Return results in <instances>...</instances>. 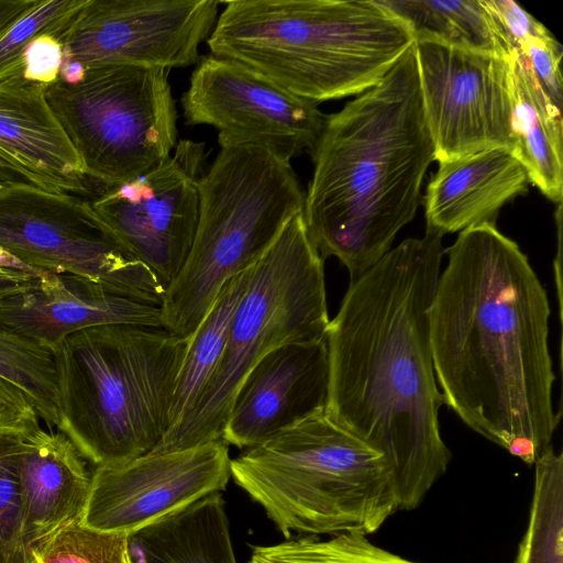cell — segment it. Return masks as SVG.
Listing matches in <instances>:
<instances>
[{"mask_svg": "<svg viewBox=\"0 0 563 563\" xmlns=\"http://www.w3.org/2000/svg\"><path fill=\"white\" fill-rule=\"evenodd\" d=\"M19 481L24 536L33 547L81 518L91 483L85 459L62 432L40 427L21 437Z\"/></svg>", "mask_w": 563, "mask_h": 563, "instance_id": "cell-20", "label": "cell"}, {"mask_svg": "<svg viewBox=\"0 0 563 563\" xmlns=\"http://www.w3.org/2000/svg\"><path fill=\"white\" fill-rule=\"evenodd\" d=\"M0 322L51 351L87 328L117 323L163 328L161 307L67 274H36L0 305Z\"/></svg>", "mask_w": 563, "mask_h": 563, "instance_id": "cell-18", "label": "cell"}, {"mask_svg": "<svg viewBox=\"0 0 563 563\" xmlns=\"http://www.w3.org/2000/svg\"><path fill=\"white\" fill-rule=\"evenodd\" d=\"M205 157V143L180 140L161 164L90 200L118 243L166 288L192 246Z\"/></svg>", "mask_w": 563, "mask_h": 563, "instance_id": "cell-13", "label": "cell"}, {"mask_svg": "<svg viewBox=\"0 0 563 563\" xmlns=\"http://www.w3.org/2000/svg\"><path fill=\"white\" fill-rule=\"evenodd\" d=\"M429 316L438 386L472 430L528 465L551 448L550 305L519 245L482 222L446 250Z\"/></svg>", "mask_w": 563, "mask_h": 563, "instance_id": "cell-1", "label": "cell"}, {"mask_svg": "<svg viewBox=\"0 0 563 563\" xmlns=\"http://www.w3.org/2000/svg\"><path fill=\"white\" fill-rule=\"evenodd\" d=\"M514 49L530 64L545 92L562 109L561 60L563 48L556 38L542 23L538 22L528 34L516 43Z\"/></svg>", "mask_w": 563, "mask_h": 563, "instance_id": "cell-31", "label": "cell"}, {"mask_svg": "<svg viewBox=\"0 0 563 563\" xmlns=\"http://www.w3.org/2000/svg\"><path fill=\"white\" fill-rule=\"evenodd\" d=\"M7 184H10L8 178L4 176V174L0 170V186H4Z\"/></svg>", "mask_w": 563, "mask_h": 563, "instance_id": "cell-36", "label": "cell"}, {"mask_svg": "<svg viewBox=\"0 0 563 563\" xmlns=\"http://www.w3.org/2000/svg\"><path fill=\"white\" fill-rule=\"evenodd\" d=\"M168 76L163 67L106 65L62 70L46 86L87 178L114 187L169 157L177 110Z\"/></svg>", "mask_w": 563, "mask_h": 563, "instance_id": "cell-9", "label": "cell"}, {"mask_svg": "<svg viewBox=\"0 0 563 563\" xmlns=\"http://www.w3.org/2000/svg\"><path fill=\"white\" fill-rule=\"evenodd\" d=\"M401 20L416 40L509 55L482 0H376Z\"/></svg>", "mask_w": 563, "mask_h": 563, "instance_id": "cell-23", "label": "cell"}, {"mask_svg": "<svg viewBox=\"0 0 563 563\" xmlns=\"http://www.w3.org/2000/svg\"><path fill=\"white\" fill-rule=\"evenodd\" d=\"M311 152L308 234L321 257H336L353 280L413 220L434 161L413 45L380 82L327 115Z\"/></svg>", "mask_w": 563, "mask_h": 563, "instance_id": "cell-3", "label": "cell"}, {"mask_svg": "<svg viewBox=\"0 0 563 563\" xmlns=\"http://www.w3.org/2000/svg\"><path fill=\"white\" fill-rule=\"evenodd\" d=\"M21 437H0V563H34L24 536L19 481Z\"/></svg>", "mask_w": 563, "mask_h": 563, "instance_id": "cell-29", "label": "cell"}, {"mask_svg": "<svg viewBox=\"0 0 563 563\" xmlns=\"http://www.w3.org/2000/svg\"><path fill=\"white\" fill-rule=\"evenodd\" d=\"M86 0H37L0 35V79L22 68L27 45L43 34L53 35Z\"/></svg>", "mask_w": 563, "mask_h": 563, "instance_id": "cell-30", "label": "cell"}, {"mask_svg": "<svg viewBox=\"0 0 563 563\" xmlns=\"http://www.w3.org/2000/svg\"><path fill=\"white\" fill-rule=\"evenodd\" d=\"M0 377L20 388L48 426L57 421L53 352L0 322Z\"/></svg>", "mask_w": 563, "mask_h": 563, "instance_id": "cell-26", "label": "cell"}, {"mask_svg": "<svg viewBox=\"0 0 563 563\" xmlns=\"http://www.w3.org/2000/svg\"><path fill=\"white\" fill-rule=\"evenodd\" d=\"M181 107L188 124L218 130L220 147L256 145L288 161L313 148L327 119L316 103L213 54L196 64Z\"/></svg>", "mask_w": 563, "mask_h": 563, "instance_id": "cell-14", "label": "cell"}, {"mask_svg": "<svg viewBox=\"0 0 563 563\" xmlns=\"http://www.w3.org/2000/svg\"><path fill=\"white\" fill-rule=\"evenodd\" d=\"M323 263L302 212L296 214L252 266L221 363L209 385L150 453L221 439L238 389L262 357L287 343L325 339L330 319Z\"/></svg>", "mask_w": 563, "mask_h": 563, "instance_id": "cell-8", "label": "cell"}, {"mask_svg": "<svg viewBox=\"0 0 563 563\" xmlns=\"http://www.w3.org/2000/svg\"><path fill=\"white\" fill-rule=\"evenodd\" d=\"M37 0H0V35Z\"/></svg>", "mask_w": 563, "mask_h": 563, "instance_id": "cell-35", "label": "cell"}, {"mask_svg": "<svg viewBox=\"0 0 563 563\" xmlns=\"http://www.w3.org/2000/svg\"><path fill=\"white\" fill-rule=\"evenodd\" d=\"M36 273L21 266L0 264V305L22 291Z\"/></svg>", "mask_w": 563, "mask_h": 563, "instance_id": "cell-34", "label": "cell"}, {"mask_svg": "<svg viewBox=\"0 0 563 563\" xmlns=\"http://www.w3.org/2000/svg\"><path fill=\"white\" fill-rule=\"evenodd\" d=\"M426 122L440 163L512 147L509 55L416 40Z\"/></svg>", "mask_w": 563, "mask_h": 563, "instance_id": "cell-12", "label": "cell"}, {"mask_svg": "<svg viewBox=\"0 0 563 563\" xmlns=\"http://www.w3.org/2000/svg\"><path fill=\"white\" fill-rule=\"evenodd\" d=\"M62 65V45L49 34L35 37L22 56L23 77L45 85L57 79Z\"/></svg>", "mask_w": 563, "mask_h": 563, "instance_id": "cell-33", "label": "cell"}, {"mask_svg": "<svg viewBox=\"0 0 563 563\" xmlns=\"http://www.w3.org/2000/svg\"><path fill=\"white\" fill-rule=\"evenodd\" d=\"M216 0H86L52 36L65 68L187 67L200 59L218 15Z\"/></svg>", "mask_w": 563, "mask_h": 563, "instance_id": "cell-11", "label": "cell"}, {"mask_svg": "<svg viewBox=\"0 0 563 563\" xmlns=\"http://www.w3.org/2000/svg\"><path fill=\"white\" fill-rule=\"evenodd\" d=\"M251 269L252 266L223 285L190 338L176 382L170 428L191 410L218 369L234 312L251 278Z\"/></svg>", "mask_w": 563, "mask_h": 563, "instance_id": "cell-24", "label": "cell"}, {"mask_svg": "<svg viewBox=\"0 0 563 563\" xmlns=\"http://www.w3.org/2000/svg\"><path fill=\"white\" fill-rule=\"evenodd\" d=\"M0 251L36 274H67L161 307L166 287L78 196L26 183L0 187Z\"/></svg>", "mask_w": 563, "mask_h": 563, "instance_id": "cell-10", "label": "cell"}, {"mask_svg": "<svg viewBox=\"0 0 563 563\" xmlns=\"http://www.w3.org/2000/svg\"><path fill=\"white\" fill-rule=\"evenodd\" d=\"M1 187V186H0Z\"/></svg>", "mask_w": 563, "mask_h": 563, "instance_id": "cell-38", "label": "cell"}, {"mask_svg": "<svg viewBox=\"0 0 563 563\" xmlns=\"http://www.w3.org/2000/svg\"><path fill=\"white\" fill-rule=\"evenodd\" d=\"M38 415L15 385L0 377V437H22L40 427Z\"/></svg>", "mask_w": 563, "mask_h": 563, "instance_id": "cell-32", "label": "cell"}, {"mask_svg": "<svg viewBox=\"0 0 563 563\" xmlns=\"http://www.w3.org/2000/svg\"><path fill=\"white\" fill-rule=\"evenodd\" d=\"M528 184V175L510 148H490L440 163L423 197L426 228L444 235L495 222L499 209L526 194Z\"/></svg>", "mask_w": 563, "mask_h": 563, "instance_id": "cell-19", "label": "cell"}, {"mask_svg": "<svg viewBox=\"0 0 563 563\" xmlns=\"http://www.w3.org/2000/svg\"><path fill=\"white\" fill-rule=\"evenodd\" d=\"M443 235L426 228L351 280L327 329L325 415L384 455L400 511L418 508L452 454L440 433L444 398L430 346Z\"/></svg>", "mask_w": 563, "mask_h": 563, "instance_id": "cell-2", "label": "cell"}, {"mask_svg": "<svg viewBox=\"0 0 563 563\" xmlns=\"http://www.w3.org/2000/svg\"><path fill=\"white\" fill-rule=\"evenodd\" d=\"M34 563H36V562H34Z\"/></svg>", "mask_w": 563, "mask_h": 563, "instance_id": "cell-37", "label": "cell"}, {"mask_svg": "<svg viewBox=\"0 0 563 563\" xmlns=\"http://www.w3.org/2000/svg\"><path fill=\"white\" fill-rule=\"evenodd\" d=\"M231 477L290 538L376 532L400 511L382 453L314 415L231 460Z\"/></svg>", "mask_w": 563, "mask_h": 563, "instance_id": "cell-6", "label": "cell"}, {"mask_svg": "<svg viewBox=\"0 0 563 563\" xmlns=\"http://www.w3.org/2000/svg\"><path fill=\"white\" fill-rule=\"evenodd\" d=\"M142 563H236L225 503L209 495L130 537Z\"/></svg>", "mask_w": 563, "mask_h": 563, "instance_id": "cell-22", "label": "cell"}, {"mask_svg": "<svg viewBox=\"0 0 563 563\" xmlns=\"http://www.w3.org/2000/svg\"><path fill=\"white\" fill-rule=\"evenodd\" d=\"M46 86L24 78L23 68L0 79V170L10 183L84 195L88 178L46 100Z\"/></svg>", "mask_w": 563, "mask_h": 563, "instance_id": "cell-17", "label": "cell"}, {"mask_svg": "<svg viewBox=\"0 0 563 563\" xmlns=\"http://www.w3.org/2000/svg\"><path fill=\"white\" fill-rule=\"evenodd\" d=\"M188 343L164 328L128 323L66 336L52 350L55 427L96 467L152 452L170 428Z\"/></svg>", "mask_w": 563, "mask_h": 563, "instance_id": "cell-5", "label": "cell"}, {"mask_svg": "<svg viewBox=\"0 0 563 563\" xmlns=\"http://www.w3.org/2000/svg\"><path fill=\"white\" fill-rule=\"evenodd\" d=\"M533 465L529 521L514 563H563V454L551 446Z\"/></svg>", "mask_w": 563, "mask_h": 563, "instance_id": "cell-25", "label": "cell"}, {"mask_svg": "<svg viewBox=\"0 0 563 563\" xmlns=\"http://www.w3.org/2000/svg\"><path fill=\"white\" fill-rule=\"evenodd\" d=\"M329 390L327 339L287 343L262 357L238 389L222 439L240 449L323 412Z\"/></svg>", "mask_w": 563, "mask_h": 563, "instance_id": "cell-16", "label": "cell"}, {"mask_svg": "<svg viewBox=\"0 0 563 563\" xmlns=\"http://www.w3.org/2000/svg\"><path fill=\"white\" fill-rule=\"evenodd\" d=\"M207 43L318 104L376 86L415 36L376 0H232Z\"/></svg>", "mask_w": 563, "mask_h": 563, "instance_id": "cell-4", "label": "cell"}, {"mask_svg": "<svg viewBox=\"0 0 563 563\" xmlns=\"http://www.w3.org/2000/svg\"><path fill=\"white\" fill-rule=\"evenodd\" d=\"M32 553L36 563H134L130 537L67 523L37 542Z\"/></svg>", "mask_w": 563, "mask_h": 563, "instance_id": "cell-28", "label": "cell"}, {"mask_svg": "<svg viewBox=\"0 0 563 563\" xmlns=\"http://www.w3.org/2000/svg\"><path fill=\"white\" fill-rule=\"evenodd\" d=\"M229 444L147 453L123 464L97 466L80 522L128 537L212 494L231 478Z\"/></svg>", "mask_w": 563, "mask_h": 563, "instance_id": "cell-15", "label": "cell"}, {"mask_svg": "<svg viewBox=\"0 0 563 563\" xmlns=\"http://www.w3.org/2000/svg\"><path fill=\"white\" fill-rule=\"evenodd\" d=\"M247 563H419L371 542L365 534L342 532L328 539L300 536L252 548Z\"/></svg>", "mask_w": 563, "mask_h": 563, "instance_id": "cell-27", "label": "cell"}, {"mask_svg": "<svg viewBox=\"0 0 563 563\" xmlns=\"http://www.w3.org/2000/svg\"><path fill=\"white\" fill-rule=\"evenodd\" d=\"M511 151L529 183L556 205L563 198V120L561 109L545 92L530 64L509 54Z\"/></svg>", "mask_w": 563, "mask_h": 563, "instance_id": "cell-21", "label": "cell"}, {"mask_svg": "<svg viewBox=\"0 0 563 563\" xmlns=\"http://www.w3.org/2000/svg\"><path fill=\"white\" fill-rule=\"evenodd\" d=\"M303 203L290 161L256 145L221 147L199 180L197 230L166 288L163 328L190 340L223 285L263 256Z\"/></svg>", "mask_w": 563, "mask_h": 563, "instance_id": "cell-7", "label": "cell"}]
</instances>
